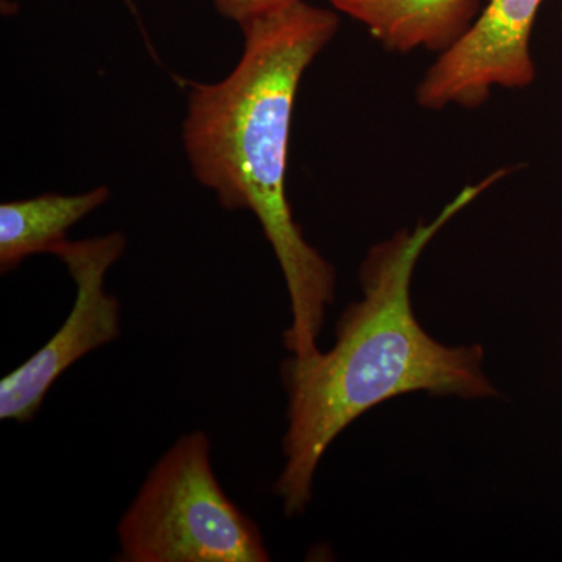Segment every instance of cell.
<instances>
[{
    "instance_id": "6da1fadb",
    "label": "cell",
    "mask_w": 562,
    "mask_h": 562,
    "mask_svg": "<svg viewBox=\"0 0 562 562\" xmlns=\"http://www.w3.org/2000/svg\"><path fill=\"white\" fill-rule=\"evenodd\" d=\"M338 11L308 2L239 25L244 49L217 83H192L181 128L194 179L225 210L251 211L279 261L292 321L294 357L317 353L336 271L303 236L286 198L292 111L303 74L339 31Z\"/></svg>"
},
{
    "instance_id": "7a4b0ae2",
    "label": "cell",
    "mask_w": 562,
    "mask_h": 562,
    "mask_svg": "<svg viewBox=\"0 0 562 562\" xmlns=\"http://www.w3.org/2000/svg\"><path fill=\"white\" fill-rule=\"evenodd\" d=\"M514 168H501L468 184L431 222L372 246L361 262L362 299L336 325L331 350L291 358L281 364L288 394L283 471L273 494L288 516L305 512L314 475L328 447L347 427L380 403L412 394L494 397L483 372L484 349L449 347L432 339L414 316V269L431 239Z\"/></svg>"
},
{
    "instance_id": "3957f363",
    "label": "cell",
    "mask_w": 562,
    "mask_h": 562,
    "mask_svg": "<svg viewBox=\"0 0 562 562\" xmlns=\"http://www.w3.org/2000/svg\"><path fill=\"white\" fill-rule=\"evenodd\" d=\"M121 562H266L258 525L225 494L203 431L181 436L117 524Z\"/></svg>"
},
{
    "instance_id": "277c9868",
    "label": "cell",
    "mask_w": 562,
    "mask_h": 562,
    "mask_svg": "<svg viewBox=\"0 0 562 562\" xmlns=\"http://www.w3.org/2000/svg\"><path fill=\"white\" fill-rule=\"evenodd\" d=\"M127 246L124 233L63 241L50 255L60 258L76 283L68 319L24 364L0 382V419L31 422L54 383L99 347L121 336V302L105 291V277Z\"/></svg>"
},
{
    "instance_id": "5b68a950",
    "label": "cell",
    "mask_w": 562,
    "mask_h": 562,
    "mask_svg": "<svg viewBox=\"0 0 562 562\" xmlns=\"http://www.w3.org/2000/svg\"><path fill=\"white\" fill-rule=\"evenodd\" d=\"M543 0H490L464 38L438 55L416 87L420 109L475 110L495 88L525 90L536 80L531 33Z\"/></svg>"
},
{
    "instance_id": "8992f818",
    "label": "cell",
    "mask_w": 562,
    "mask_h": 562,
    "mask_svg": "<svg viewBox=\"0 0 562 562\" xmlns=\"http://www.w3.org/2000/svg\"><path fill=\"white\" fill-rule=\"evenodd\" d=\"M392 54L441 55L464 38L482 14L480 0H330Z\"/></svg>"
},
{
    "instance_id": "52a82bcc",
    "label": "cell",
    "mask_w": 562,
    "mask_h": 562,
    "mask_svg": "<svg viewBox=\"0 0 562 562\" xmlns=\"http://www.w3.org/2000/svg\"><path fill=\"white\" fill-rule=\"evenodd\" d=\"M109 187L80 194H46L0 205V272L14 271L25 258L52 250L66 241L70 227L101 209Z\"/></svg>"
},
{
    "instance_id": "ba28073f",
    "label": "cell",
    "mask_w": 562,
    "mask_h": 562,
    "mask_svg": "<svg viewBox=\"0 0 562 562\" xmlns=\"http://www.w3.org/2000/svg\"><path fill=\"white\" fill-rule=\"evenodd\" d=\"M299 2L308 0H213L217 13L238 25Z\"/></svg>"
},
{
    "instance_id": "9c48e42d",
    "label": "cell",
    "mask_w": 562,
    "mask_h": 562,
    "mask_svg": "<svg viewBox=\"0 0 562 562\" xmlns=\"http://www.w3.org/2000/svg\"><path fill=\"white\" fill-rule=\"evenodd\" d=\"M561 20H562V11H561Z\"/></svg>"
}]
</instances>
